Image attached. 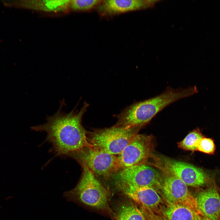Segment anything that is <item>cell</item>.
Wrapping results in <instances>:
<instances>
[{"mask_svg":"<svg viewBox=\"0 0 220 220\" xmlns=\"http://www.w3.org/2000/svg\"><path fill=\"white\" fill-rule=\"evenodd\" d=\"M60 103L57 111L51 116H47L45 123L32 127L31 129L46 133V140L52 144L56 155L73 157L84 148L91 146L82 123L89 105L85 101L79 111L76 109L75 106L67 113L62 110L65 105L64 100Z\"/></svg>","mask_w":220,"mask_h":220,"instance_id":"6da1fadb","label":"cell"},{"mask_svg":"<svg viewBox=\"0 0 220 220\" xmlns=\"http://www.w3.org/2000/svg\"><path fill=\"white\" fill-rule=\"evenodd\" d=\"M196 86L183 89L168 87L154 97L134 103L115 115V126L124 127H142L165 107L179 99L198 93Z\"/></svg>","mask_w":220,"mask_h":220,"instance_id":"7a4b0ae2","label":"cell"},{"mask_svg":"<svg viewBox=\"0 0 220 220\" xmlns=\"http://www.w3.org/2000/svg\"><path fill=\"white\" fill-rule=\"evenodd\" d=\"M82 167L83 172L78 183L74 188L64 192V197L69 201L110 211L107 190L88 168Z\"/></svg>","mask_w":220,"mask_h":220,"instance_id":"3957f363","label":"cell"},{"mask_svg":"<svg viewBox=\"0 0 220 220\" xmlns=\"http://www.w3.org/2000/svg\"><path fill=\"white\" fill-rule=\"evenodd\" d=\"M141 127L113 126L97 129L89 133L88 141L92 146L112 154L119 155Z\"/></svg>","mask_w":220,"mask_h":220,"instance_id":"277c9868","label":"cell"},{"mask_svg":"<svg viewBox=\"0 0 220 220\" xmlns=\"http://www.w3.org/2000/svg\"><path fill=\"white\" fill-rule=\"evenodd\" d=\"M73 158L95 175L109 177L122 169L118 156L92 146L84 148Z\"/></svg>","mask_w":220,"mask_h":220,"instance_id":"5b68a950","label":"cell"},{"mask_svg":"<svg viewBox=\"0 0 220 220\" xmlns=\"http://www.w3.org/2000/svg\"><path fill=\"white\" fill-rule=\"evenodd\" d=\"M118 187H152L159 189L162 175L146 163L123 168L112 176Z\"/></svg>","mask_w":220,"mask_h":220,"instance_id":"8992f818","label":"cell"},{"mask_svg":"<svg viewBox=\"0 0 220 220\" xmlns=\"http://www.w3.org/2000/svg\"><path fill=\"white\" fill-rule=\"evenodd\" d=\"M162 179L159 189L165 203L186 206L198 215L201 213L195 199L187 185L181 180L166 171H162Z\"/></svg>","mask_w":220,"mask_h":220,"instance_id":"52a82bcc","label":"cell"},{"mask_svg":"<svg viewBox=\"0 0 220 220\" xmlns=\"http://www.w3.org/2000/svg\"><path fill=\"white\" fill-rule=\"evenodd\" d=\"M160 159L159 168L179 178L187 186H203L208 180L203 170L192 165L166 157Z\"/></svg>","mask_w":220,"mask_h":220,"instance_id":"ba28073f","label":"cell"},{"mask_svg":"<svg viewBox=\"0 0 220 220\" xmlns=\"http://www.w3.org/2000/svg\"><path fill=\"white\" fill-rule=\"evenodd\" d=\"M152 137L137 134L118 157L122 169L146 163L150 153Z\"/></svg>","mask_w":220,"mask_h":220,"instance_id":"9c48e42d","label":"cell"},{"mask_svg":"<svg viewBox=\"0 0 220 220\" xmlns=\"http://www.w3.org/2000/svg\"><path fill=\"white\" fill-rule=\"evenodd\" d=\"M123 193L138 204L141 207L156 213H160L164 205L161 196L154 188L149 186L118 187Z\"/></svg>","mask_w":220,"mask_h":220,"instance_id":"30bf717a","label":"cell"},{"mask_svg":"<svg viewBox=\"0 0 220 220\" xmlns=\"http://www.w3.org/2000/svg\"><path fill=\"white\" fill-rule=\"evenodd\" d=\"M158 0H103L97 7L98 12L103 16H112L152 7Z\"/></svg>","mask_w":220,"mask_h":220,"instance_id":"8fae6325","label":"cell"},{"mask_svg":"<svg viewBox=\"0 0 220 220\" xmlns=\"http://www.w3.org/2000/svg\"><path fill=\"white\" fill-rule=\"evenodd\" d=\"M195 198L203 215L211 220H220V196L214 184L209 185Z\"/></svg>","mask_w":220,"mask_h":220,"instance_id":"7c38bea8","label":"cell"},{"mask_svg":"<svg viewBox=\"0 0 220 220\" xmlns=\"http://www.w3.org/2000/svg\"><path fill=\"white\" fill-rule=\"evenodd\" d=\"M70 0H23L10 2V7L31 9L54 13H66Z\"/></svg>","mask_w":220,"mask_h":220,"instance_id":"4fadbf2b","label":"cell"},{"mask_svg":"<svg viewBox=\"0 0 220 220\" xmlns=\"http://www.w3.org/2000/svg\"><path fill=\"white\" fill-rule=\"evenodd\" d=\"M161 213L169 220H198L197 214L194 211L181 205L166 203Z\"/></svg>","mask_w":220,"mask_h":220,"instance_id":"5bb4252c","label":"cell"},{"mask_svg":"<svg viewBox=\"0 0 220 220\" xmlns=\"http://www.w3.org/2000/svg\"><path fill=\"white\" fill-rule=\"evenodd\" d=\"M115 216L117 220H146L141 210L130 202L120 204L116 208Z\"/></svg>","mask_w":220,"mask_h":220,"instance_id":"9a60e30c","label":"cell"},{"mask_svg":"<svg viewBox=\"0 0 220 220\" xmlns=\"http://www.w3.org/2000/svg\"><path fill=\"white\" fill-rule=\"evenodd\" d=\"M203 137L200 130L197 128L190 132L182 141L177 143L178 147L186 151H197L198 144Z\"/></svg>","mask_w":220,"mask_h":220,"instance_id":"2e32d148","label":"cell"},{"mask_svg":"<svg viewBox=\"0 0 220 220\" xmlns=\"http://www.w3.org/2000/svg\"><path fill=\"white\" fill-rule=\"evenodd\" d=\"M102 0H70V9L76 12H84L90 10L97 7Z\"/></svg>","mask_w":220,"mask_h":220,"instance_id":"e0dca14e","label":"cell"},{"mask_svg":"<svg viewBox=\"0 0 220 220\" xmlns=\"http://www.w3.org/2000/svg\"><path fill=\"white\" fill-rule=\"evenodd\" d=\"M215 150V146L212 139L203 137L200 141L197 151L208 154H213Z\"/></svg>","mask_w":220,"mask_h":220,"instance_id":"ac0fdd59","label":"cell"},{"mask_svg":"<svg viewBox=\"0 0 220 220\" xmlns=\"http://www.w3.org/2000/svg\"><path fill=\"white\" fill-rule=\"evenodd\" d=\"M141 211L147 220H169L161 213H156L143 207Z\"/></svg>","mask_w":220,"mask_h":220,"instance_id":"d6986e66","label":"cell"},{"mask_svg":"<svg viewBox=\"0 0 220 220\" xmlns=\"http://www.w3.org/2000/svg\"><path fill=\"white\" fill-rule=\"evenodd\" d=\"M197 215L198 220H211L204 216L202 213Z\"/></svg>","mask_w":220,"mask_h":220,"instance_id":"ffe728a7","label":"cell"},{"mask_svg":"<svg viewBox=\"0 0 220 220\" xmlns=\"http://www.w3.org/2000/svg\"><path fill=\"white\" fill-rule=\"evenodd\" d=\"M146 220H147V219L145 218Z\"/></svg>","mask_w":220,"mask_h":220,"instance_id":"44dd1931","label":"cell"}]
</instances>
